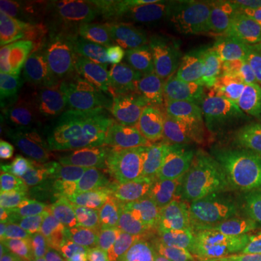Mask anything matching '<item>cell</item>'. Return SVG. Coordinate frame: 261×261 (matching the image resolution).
<instances>
[{"label": "cell", "mask_w": 261, "mask_h": 261, "mask_svg": "<svg viewBox=\"0 0 261 261\" xmlns=\"http://www.w3.org/2000/svg\"><path fill=\"white\" fill-rule=\"evenodd\" d=\"M45 148L51 163L79 177L108 174L121 167L103 144L86 93L68 97L58 111Z\"/></svg>", "instance_id": "6"}, {"label": "cell", "mask_w": 261, "mask_h": 261, "mask_svg": "<svg viewBox=\"0 0 261 261\" xmlns=\"http://www.w3.org/2000/svg\"><path fill=\"white\" fill-rule=\"evenodd\" d=\"M149 103L155 111L167 113L214 138L218 123L214 115V94L178 83L160 71H152L147 80Z\"/></svg>", "instance_id": "12"}, {"label": "cell", "mask_w": 261, "mask_h": 261, "mask_svg": "<svg viewBox=\"0 0 261 261\" xmlns=\"http://www.w3.org/2000/svg\"><path fill=\"white\" fill-rule=\"evenodd\" d=\"M65 199L79 231L86 235L113 237L134 221V202L119 177V170L79 177Z\"/></svg>", "instance_id": "9"}, {"label": "cell", "mask_w": 261, "mask_h": 261, "mask_svg": "<svg viewBox=\"0 0 261 261\" xmlns=\"http://www.w3.org/2000/svg\"><path fill=\"white\" fill-rule=\"evenodd\" d=\"M9 238L29 255H58L79 245V231L65 196H39L20 214L5 219Z\"/></svg>", "instance_id": "10"}, {"label": "cell", "mask_w": 261, "mask_h": 261, "mask_svg": "<svg viewBox=\"0 0 261 261\" xmlns=\"http://www.w3.org/2000/svg\"><path fill=\"white\" fill-rule=\"evenodd\" d=\"M251 125L261 132V99H254L251 102Z\"/></svg>", "instance_id": "22"}, {"label": "cell", "mask_w": 261, "mask_h": 261, "mask_svg": "<svg viewBox=\"0 0 261 261\" xmlns=\"http://www.w3.org/2000/svg\"><path fill=\"white\" fill-rule=\"evenodd\" d=\"M155 67L161 74L214 96L228 90L212 47L163 48L157 54Z\"/></svg>", "instance_id": "15"}, {"label": "cell", "mask_w": 261, "mask_h": 261, "mask_svg": "<svg viewBox=\"0 0 261 261\" xmlns=\"http://www.w3.org/2000/svg\"><path fill=\"white\" fill-rule=\"evenodd\" d=\"M232 44H248V45H257L261 47V16L254 19L251 23L244 29L243 34Z\"/></svg>", "instance_id": "20"}, {"label": "cell", "mask_w": 261, "mask_h": 261, "mask_svg": "<svg viewBox=\"0 0 261 261\" xmlns=\"http://www.w3.org/2000/svg\"><path fill=\"white\" fill-rule=\"evenodd\" d=\"M219 224L237 247L261 252V186L225 195V211Z\"/></svg>", "instance_id": "16"}, {"label": "cell", "mask_w": 261, "mask_h": 261, "mask_svg": "<svg viewBox=\"0 0 261 261\" xmlns=\"http://www.w3.org/2000/svg\"><path fill=\"white\" fill-rule=\"evenodd\" d=\"M94 3L2 0V23L27 37L61 47L84 45L90 35Z\"/></svg>", "instance_id": "8"}, {"label": "cell", "mask_w": 261, "mask_h": 261, "mask_svg": "<svg viewBox=\"0 0 261 261\" xmlns=\"http://www.w3.org/2000/svg\"><path fill=\"white\" fill-rule=\"evenodd\" d=\"M231 243L215 219L177 221L137 218L115 233L96 261H216Z\"/></svg>", "instance_id": "4"}, {"label": "cell", "mask_w": 261, "mask_h": 261, "mask_svg": "<svg viewBox=\"0 0 261 261\" xmlns=\"http://www.w3.org/2000/svg\"><path fill=\"white\" fill-rule=\"evenodd\" d=\"M251 112V102L238 90H225L214 96V115L218 126L225 129L240 128Z\"/></svg>", "instance_id": "18"}, {"label": "cell", "mask_w": 261, "mask_h": 261, "mask_svg": "<svg viewBox=\"0 0 261 261\" xmlns=\"http://www.w3.org/2000/svg\"><path fill=\"white\" fill-rule=\"evenodd\" d=\"M119 177L129 190L138 218L177 221L206 216L219 224L224 215L225 197L221 192L161 155L154 147L122 163Z\"/></svg>", "instance_id": "3"}, {"label": "cell", "mask_w": 261, "mask_h": 261, "mask_svg": "<svg viewBox=\"0 0 261 261\" xmlns=\"http://www.w3.org/2000/svg\"><path fill=\"white\" fill-rule=\"evenodd\" d=\"M200 31L186 2L129 0L94 3L90 48L97 65L157 70L160 49L178 47Z\"/></svg>", "instance_id": "1"}, {"label": "cell", "mask_w": 261, "mask_h": 261, "mask_svg": "<svg viewBox=\"0 0 261 261\" xmlns=\"http://www.w3.org/2000/svg\"><path fill=\"white\" fill-rule=\"evenodd\" d=\"M151 142L161 155L221 192L218 144L205 130L155 111L151 122Z\"/></svg>", "instance_id": "11"}, {"label": "cell", "mask_w": 261, "mask_h": 261, "mask_svg": "<svg viewBox=\"0 0 261 261\" xmlns=\"http://www.w3.org/2000/svg\"><path fill=\"white\" fill-rule=\"evenodd\" d=\"M216 261H261V252L243 250L235 244L229 243L219 252Z\"/></svg>", "instance_id": "19"}, {"label": "cell", "mask_w": 261, "mask_h": 261, "mask_svg": "<svg viewBox=\"0 0 261 261\" xmlns=\"http://www.w3.org/2000/svg\"><path fill=\"white\" fill-rule=\"evenodd\" d=\"M47 168L38 152L12 147L0 148V196L3 219L20 214L35 202V186Z\"/></svg>", "instance_id": "14"}, {"label": "cell", "mask_w": 261, "mask_h": 261, "mask_svg": "<svg viewBox=\"0 0 261 261\" xmlns=\"http://www.w3.org/2000/svg\"><path fill=\"white\" fill-rule=\"evenodd\" d=\"M70 97L61 82H37L2 94L0 140L2 147L38 152L58 111Z\"/></svg>", "instance_id": "7"}, {"label": "cell", "mask_w": 261, "mask_h": 261, "mask_svg": "<svg viewBox=\"0 0 261 261\" xmlns=\"http://www.w3.org/2000/svg\"><path fill=\"white\" fill-rule=\"evenodd\" d=\"M155 70L128 65H97L86 90L94 125L105 147L122 166L152 147L151 122L155 109L149 103L147 80Z\"/></svg>", "instance_id": "2"}, {"label": "cell", "mask_w": 261, "mask_h": 261, "mask_svg": "<svg viewBox=\"0 0 261 261\" xmlns=\"http://www.w3.org/2000/svg\"><path fill=\"white\" fill-rule=\"evenodd\" d=\"M219 189L233 190L261 186V132L252 125L225 130L218 142Z\"/></svg>", "instance_id": "13"}, {"label": "cell", "mask_w": 261, "mask_h": 261, "mask_svg": "<svg viewBox=\"0 0 261 261\" xmlns=\"http://www.w3.org/2000/svg\"><path fill=\"white\" fill-rule=\"evenodd\" d=\"M97 68L89 44L61 47L27 37L0 23V90L2 94L37 82H61L70 97L86 93Z\"/></svg>", "instance_id": "5"}, {"label": "cell", "mask_w": 261, "mask_h": 261, "mask_svg": "<svg viewBox=\"0 0 261 261\" xmlns=\"http://www.w3.org/2000/svg\"><path fill=\"white\" fill-rule=\"evenodd\" d=\"M15 261H75L68 254H58V255H27L18 257Z\"/></svg>", "instance_id": "21"}, {"label": "cell", "mask_w": 261, "mask_h": 261, "mask_svg": "<svg viewBox=\"0 0 261 261\" xmlns=\"http://www.w3.org/2000/svg\"><path fill=\"white\" fill-rule=\"evenodd\" d=\"M226 86L247 97L261 99V47L248 44H214Z\"/></svg>", "instance_id": "17"}]
</instances>
